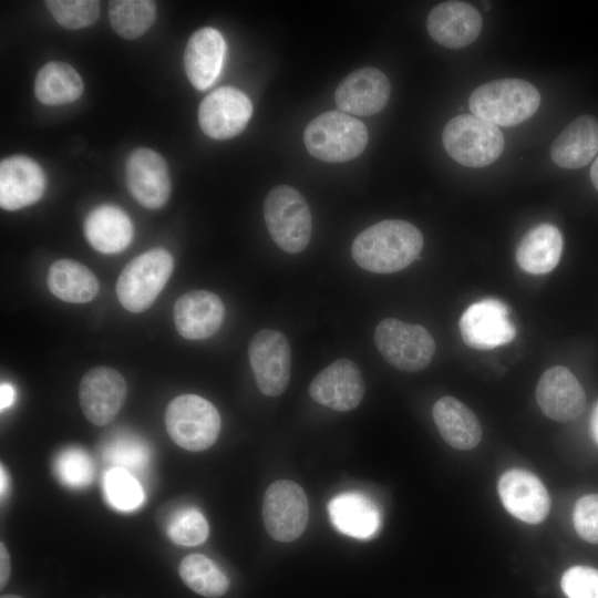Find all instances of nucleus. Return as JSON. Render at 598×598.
I'll list each match as a JSON object with an SVG mask.
<instances>
[{
  "mask_svg": "<svg viewBox=\"0 0 598 598\" xmlns=\"http://www.w3.org/2000/svg\"><path fill=\"white\" fill-rule=\"evenodd\" d=\"M574 526L582 539L598 544V494L586 495L577 501Z\"/></svg>",
  "mask_w": 598,
  "mask_h": 598,
  "instance_id": "obj_37",
  "label": "nucleus"
},
{
  "mask_svg": "<svg viewBox=\"0 0 598 598\" xmlns=\"http://www.w3.org/2000/svg\"><path fill=\"white\" fill-rule=\"evenodd\" d=\"M103 492L109 503L122 512L138 508L145 499L138 481L122 467H112L104 474Z\"/></svg>",
  "mask_w": 598,
  "mask_h": 598,
  "instance_id": "obj_32",
  "label": "nucleus"
},
{
  "mask_svg": "<svg viewBox=\"0 0 598 598\" xmlns=\"http://www.w3.org/2000/svg\"><path fill=\"white\" fill-rule=\"evenodd\" d=\"M45 176L40 165L23 155L9 156L0 163V206L18 210L37 203L43 195Z\"/></svg>",
  "mask_w": 598,
  "mask_h": 598,
  "instance_id": "obj_21",
  "label": "nucleus"
},
{
  "mask_svg": "<svg viewBox=\"0 0 598 598\" xmlns=\"http://www.w3.org/2000/svg\"><path fill=\"white\" fill-rule=\"evenodd\" d=\"M447 154L467 167H484L495 162L504 151L505 140L497 125L474 114H461L450 120L442 133Z\"/></svg>",
  "mask_w": 598,
  "mask_h": 598,
  "instance_id": "obj_6",
  "label": "nucleus"
},
{
  "mask_svg": "<svg viewBox=\"0 0 598 598\" xmlns=\"http://www.w3.org/2000/svg\"><path fill=\"white\" fill-rule=\"evenodd\" d=\"M114 31L124 39H137L153 24L156 4L150 0H114L109 4Z\"/></svg>",
  "mask_w": 598,
  "mask_h": 598,
  "instance_id": "obj_31",
  "label": "nucleus"
},
{
  "mask_svg": "<svg viewBox=\"0 0 598 598\" xmlns=\"http://www.w3.org/2000/svg\"><path fill=\"white\" fill-rule=\"evenodd\" d=\"M303 141L313 157L327 163H343L365 150L369 134L360 120L340 111H328L310 121Z\"/></svg>",
  "mask_w": 598,
  "mask_h": 598,
  "instance_id": "obj_3",
  "label": "nucleus"
},
{
  "mask_svg": "<svg viewBox=\"0 0 598 598\" xmlns=\"http://www.w3.org/2000/svg\"><path fill=\"white\" fill-rule=\"evenodd\" d=\"M536 400L548 417L559 422L577 419L586 404L582 386L567 368L560 365L542 374L536 386Z\"/></svg>",
  "mask_w": 598,
  "mask_h": 598,
  "instance_id": "obj_19",
  "label": "nucleus"
},
{
  "mask_svg": "<svg viewBox=\"0 0 598 598\" xmlns=\"http://www.w3.org/2000/svg\"><path fill=\"white\" fill-rule=\"evenodd\" d=\"M561 589L568 598H598V570L575 566L565 571Z\"/></svg>",
  "mask_w": 598,
  "mask_h": 598,
  "instance_id": "obj_36",
  "label": "nucleus"
},
{
  "mask_svg": "<svg viewBox=\"0 0 598 598\" xmlns=\"http://www.w3.org/2000/svg\"><path fill=\"white\" fill-rule=\"evenodd\" d=\"M463 341L477 350L509 343L516 336L507 307L497 299H483L466 308L460 319Z\"/></svg>",
  "mask_w": 598,
  "mask_h": 598,
  "instance_id": "obj_11",
  "label": "nucleus"
},
{
  "mask_svg": "<svg viewBox=\"0 0 598 598\" xmlns=\"http://www.w3.org/2000/svg\"><path fill=\"white\" fill-rule=\"evenodd\" d=\"M1 598H21L17 595H3Z\"/></svg>",
  "mask_w": 598,
  "mask_h": 598,
  "instance_id": "obj_44",
  "label": "nucleus"
},
{
  "mask_svg": "<svg viewBox=\"0 0 598 598\" xmlns=\"http://www.w3.org/2000/svg\"><path fill=\"white\" fill-rule=\"evenodd\" d=\"M58 478L66 486L79 488L89 485L94 476V464L83 450L62 451L54 461Z\"/></svg>",
  "mask_w": 598,
  "mask_h": 598,
  "instance_id": "obj_35",
  "label": "nucleus"
},
{
  "mask_svg": "<svg viewBox=\"0 0 598 598\" xmlns=\"http://www.w3.org/2000/svg\"><path fill=\"white\" fill-rule=\"evenodd\" d=\"M47 285L56 298L70 303L89 302L99 291L93 271L72 259L54 261L49 268Z\"/></svg>",
  "mask_w": 598,
  "mask_h": 598,
  "instance_id": "obj_28",
  "label": "nucleus"
},
{
  "mask_svg": "<svg viewBox=\"0 0 598 598\" xmlns=\"http://www.w3.org/2000/svg\"><path fill=\"white\" fill-rule=\"evenodd\" d=\"M16 392L11 384L2 382L0 386V408L1 411L11 406L14 402Z\"/></svg>",
  "mask_w": 598,
  "mask_h": 598,
  "instance_id": "obj_40",
  "label": "nucleus"
},
{
  "mask_svg": "<svg viewBox=\"0 0 598 598\" xmlns=\"http://www.w3.org/2000/svg\"><path fill=\"white\" fill-rule=\"evenodd\" d=\"M590 427H591L592 436L598 444V404L596 405L592 412Z\"/></svg>",
  "mask_w": 598,
  "mask_h": 598,
  "instance_id": "obj_41",
  "label": "nucleus"
},
{
  "mask_svg": "<svg viewBox=\"0 0 598 598\" xmlns=\"http://www.w3.org/2000/svg\"><path fill=\"white\" fill-rule=\"evenodd\" d=\"M165 427L178 446L199 452L216 442L220 431V415L208 400L196 394H183L168 403Z\"/></svg>",
  "mask_w": 598,
  "mask_h": 598,
  "instance_id": "obj_7",
  "label": "nucleus"
},
{
  "mask_svg": "<svg viewBox=\"0 0 598 598\" xmlns=\"http://www.w3.org/2000/svg\"><path fill=\"white\" fill-rule=\"evenodd\" d=\"M0 473H1V495L3 496L4 492H6V488H7V474H6V471L3 468V465H1V470H0Z\"/></svg>",
  "mask_w": 598,
  "mask_h": 598,
  "instance_id": "obj_43",
  "label": "nucleus"
},
{
  "mask_svg": "<svg viewBox=\"0 0 598 598\" xmlns=\"http://www.w3.org/2000/svg\"><path fill=\"white\" fill-rule=\"evenodd\" d=\"M83 93L79 73L68 63L44 64L34 81V94L45 105H63L76 101Z\"/></svg>",
  "mask_w": 598,
  "mask_h": 598,
  "instance_id": "obj_29",
  "label": "nucleus"
},
{
  "mask_svg": "<svg viewBox=\"0 0 598 598\" xmlns=\"http://www.w3.org/2000/svg\"><path fill=\"white\" fill-rule=\"evenodd\" d=\"M422 248L423 236L416 226L403 219H385L354 238L351 255L364 270L392 274L410 266Z\"/></svg>",
  "mask_w": 598,
  "mask_h": 598,
  "instance_id": "obj_1",
  "label": "nucleus"
},
{
  "mask_svg": "<svg viewBox=\"0 0 598 598\" xmlns=\"http://www.w3.org/2000/svg\"><path fill=\"white\" fill-rule=\"evenodd\" d=\"M540 94L522 79H499L476 87L468 100L471 112L499 126L518 125L538 110Z\"/></svg>",
  "mask_w": 598,
  "mask_h": 598,
  "instance_id": "obj_2",
  "label": "nucleus"
},
{
  "mask_svg": "<svg viewBox=\"0 0 598 598\" xmlns=\"http://www.w3.org/2000/svg\"><path fill=\"white\" fill-rule=\"evenodd\" d=\"M598 152V120L581 115L570 122L550 147L553 162L568 169L586 166Z\"/></svg>",
  "mask_w": 598,
  "mask_h": 598,
  "instance_id": "obj_24",
  "label": "nucleus"
},
{
  "mask_svg": "<svg viewBox=\"0 0 598 598\" xmlns=\"http://www.w3.org/2000/svg\"><path fill=\"white\" fill-rule=\"evenodd\" d=\"M374 343L392 367L405 372L425 369L435 353V341L424 327L395 318L378 323Z\"/></svg>",
  "mask_w": 598,
  "mask_h": 598,
  "instance_id": "obj_8",
  "label": "nucleus"
},
{
  "mask_svg": "<svg viewBox=\"0 0 598 598\" xmlns=\"http://www.w3.org/2000/svg\"><path fill=\"white\" fill-rule=\"evenodd\" d=\"M252 115L248 96L231 86L209 93L198 109V123L208 137L228 140L240 134Z\"/></svg>",
  "mask_w": 598,
  "mask_h": 598,
  "instance_id": "obj_12",
  "label": "nucleus"
},
{
  "mask_svg": "<svg viewBox=\"0 0 598 598\" xmlns=\"http://www.w3.org/2000/svg\"><path fill=\"white\" fill-rule=\"evenodd\" d=\"M331 524L340 533L357 539L372 538L381 525L375 503L360 492H346L328 504Z\"/></svg>",
  "mask_w": 598,
  "mask_h": 598,
  "instance_id": "obj_23",
  "label": "nucleus"
},
{
  "mask_svg": "<svg viewBox=\"0 0 598 598\" xmlns=\"http://www.w3.org/2000/svg\"><path fill=\"white\" fill-rule=\"evenodd\" d=\"M45 6L56 22L69 30L89 27L100 14V2L95 0H49Z\"/></svg>",
  "mask_w": 598,
  "mask_h": 598,
  "instance_id": "obj_34",
  "label": "nucleus"
},
{
  "mask_svg": "<svg viewBox=\"0 0 598 598\" xmlns=\"http://www.w3.org/2000/svg\"><path fill=\"white\" fill-rule=\"evenodd\" d=\"M248 357L261 393L277 396L290 380L291 352L287 337L277 330L262 329L250 340Z\"/></svg>",
  "mask_w": 598,
  "mask_h": 598,
  "instance_id": "obj_10",
  "label": "nucleus"
},
{
  "mask_svg": "<svg viewBox=\"0 0 598 598\" xmlns=\"http://www.w3.org/2000/svg\"><path fill=\"white\" fill-rule=\"evenodd\" d=\"M226 53L221 33L210 27L195 31L189 38L185 53L184 68L192 85L204 91L217 80Z\"/></svg>",
  "mask_w": 598,
  "mask_h": 598,
  "instance_id": "obj_22",
  "label": "nucleus"
},
{
  "mask_svg": "<svg viewBox=\"0 0 598 598\" xmlns=\"http://www.w3.org/2000/svg\"><path fill=\"white\" fill-rule=\"evenodd\" d=\"M390 92L386 75L377 68L364 66L340 82L336 89L334 101L343 113L369 116L386 106Z\"/></svg>",
  "mask_w": 598,
  "mask_h": 598,
  "instance_id": "obj_16",
  "label": "nucleus"
},
{
  "mask_svg": "<svg viewBox=\"0 0 598 598\" xmlns=\"http://www.w3.org/2000/svg\"><path fill=\"white\" fill-rule=\"evenodd\" d=\"M308 517V498L300 485L279 480L267 488L262 519L271 538L281 543L299 538L307 527Z\"/></svg>",
  "mask_w": 598,
  "mask_h": 598,
  "instance_id": "obj_9",
  "label": "nucleus"
},
{
  "mask_svg": "<svg viewBox=\"0 0 598 598\" xmlns=\"http://www.w3.org/2000/svg\"><path fill=\"white\" fill-rule=\"evenodd\" d=\"M482 25L483 20L476 8L463 1L439 3L426 20L430 37L448 49H461L473 43Z\"/></svg>",
  "mask_w": 598,
  "mask_h": 598,
  "instance_id": "obj_18",
  "label": "nucleus"
},
{
  "mask_svg": "<svg viewBox=\"0 0 598 598\" xmlns=\"http://www.w3.org/2000/svg\"><path fill=\"white\" fill-rule=\"evenodd\" d=\"M173 269L172 255L159 247L130 260L116 282V295L122 307L134 313L147 310L165 287Z\"/></svg>",
  "mask_w": 598,
  "mask_h": 598,
  "instance_id": "obj_5",
  "label": "nucleus"
},
{
  "mask_svg": "<svg viewBox=\"0 0 598 598\" xmlns=\"http://www.w3.org/2000/svg\"><path fill=\"white\" fill-rule=\"evenodd\" d=\"M127 393L123 375L113 368L95 367L82 378L79 400L84 416L95 425L111 423L120 412Z\"/></svg>",
  "mask_w": 598,
  "mask_h": 598,
  "instance_id": "obj_13",
  "label": "nucleus"
},
{
  "mask_svg": "<svg viewBox=\"0 0 598 598\" xmlns=\"http://www.w3.org/2000/svg\"><path fill=\"white\" fill-rule=\"evenodd\" d=\"M590 178H591V182H592L595 188L598 190V156L595 159L594 164L591 165Z\"/></svg>",
  "mask_w": 598,
  "mask_h": 598,
  "instance_id": "obj_42",
  "label": "nucleus"
},
{
  "mask_svg": "<svg viewBox=\"0 0 598 598\" xmlns=\"http://www.w3.org/2000/svg\"><path fill=\"white\" fill-rule=\"evenodd\" d=\"M11 573L10 555L7 547L0 543V588L3 589L7 585Z\"/></svg>",
  "mask_w": 598,
  "mask_h": 598,
  "instance_id": "obj_39",
  "label": "nucleus"
},
{
  "mask_svg": "<svg viewBox=\"0 0 598 598\" xmlns=\"http://www.w3.org/2000/svg\"><path fill=\"white\" fill-rule=\"evenodd\" d=\"M497 489L503 506L517 519L538 524L547 517L549 495L534 474L519 468L509 470L501 476Z\"/></svg>",
  "mask_w": 598,
  "mask_h": 598,
  "instance_id": "obj_17",
  "label": "nucleus"
},
{
  "mask_svg": "<svg viewBox=\"0 0 598 598\" xmlns=\"http://www.w3.org/2000/svg\"><path fill=\"white\" fill-rule=\"evenodd\" d=\"M209 528L206 518L195 507H185L176 512L167 526V535L173 543L181 546H196L208 537Z\"/></svg>",
  "mask_w": 598,
  "mask_h": 598,
  "instance_id": "obj_33",
  "label": "nucleus"
},
{
  "mask_svg": "<svg viewBox=\"0 0 598 598\" xmlns=\"http://www.w3.org/2000/svg\"><path fill=\"white\" fill-rule=\"evenodd\" d=\"M365 391L357 363L338 359L321 370L309 385V394L319 404L346 412L357 408Z\"/></svg>",
  "mask_w": 598,
  "mask_h": 598,
  "instance_id": "obj_14",
  "label": "nucleus"
},
{
  "mask_svg": "<svg viewBox=\"0 0 598 598\" xmlns=\"http://www.w3.org/2000/svg\"><path fill=\"white\" fill-rule=\"evenodd\" d=\"M126 184L145 208L158 209L171 195V179L164 158L146 147L134 150L126 159Z\"/></svg>",
  "mask_w": 598,
  "mask_h": 598,
  "instance_id": "obj_15",
  "label": "nucleus"
},
{
  "mask_svg": "<svg viewBox=\"0 0 598 598\" xmlns=\"http://www.w3.org/2000/svg\"><path fill=\"white\" fill-rule=\"evenodd\" d=\"M105 454L106 460L115 464V467L127 471L143 468L148 460L147 448L136 441H117L106 450Z\"/></svg>",
  "mask_w": 598,
  "mask_h": 598,
  "instance_id": "obj_38",
  "label": "nucleus"
},
{
  "mask_svg": "<svg viewBox=\"0 0 598 598\" xmlns=\"http://www.w3.org/2000/svg\"><path fill=\"white\" fill-rule=\"evenodd\" d=\"M432 414L441 436L448 445L457 450H471L480 443V422L457 399L448 395L439 399Z\"/></svg>",
  "mask_w": 598,
  "mask_h": 598,
  "instance_id": "obj_26",
  "label": "nucleus"
},
{
  "mask_svg": "<svg viewBox=\"0 0 598 598\" xmlns=\"http://www.w3.org/2000/svg\"><path fill=\"white\" fill-rule=\"evenodd\" d=\"M264 217L270 237L288 254H298L309 244L312 217L305 197L288 185L274 187L264 203Z\"/></svg>",
  "mask_w": 598,
  "mask_h": 598,
  "instance_id": "obj_4",
  "label": "nucleus"
},
{
  "mask_svg": "<svg viewBox=\"0 0 598 598\" xmlns=\"http://www.w3.org/2000/svg\"><path fill=\"white\" fill-rule=\"evenodd\" d=\"M225 317L221 299L208 290H190L175 302L173 318L177 332L185 339L203 340L214 336Z\"/></svg>",
  "mask_w": 598,
  "mask_h": 598,
  "instance_id": "obj_20",
  "label": "nucleus"
},
{
  "mask_svg": "<svg viewBox=\"0 0 598 598\" xmlns=\"http://www.w3.org/2000/svg\"><path fill=\"white\" fill-rule=\"evenodd\" d=\"M561 250L563 238L559 229L551 224H540L519 241L516 261L528 274L544 275L558 265Z\"/></svg>",
  "mask_w": 598,
  "mask_h": 598,
  "instance_id": "obj_27",
  "label": "nucleus"
},
{
  "mask_svg": "<svg viewBox=\"0 0 598 598\" xmlns=\"http://www.w3.org/2000/svg\"><path fill=\"white\" fill-rule=\"evenodd\" d=\"M83 231L95 250L102 254H116L130 245L133 225L123 209L105 204L89 213L83 224Z\"/></svg>",
  "mask_w": 598,
  "mask_h": 598,
  "instance_id": "obj_25",
  "label": "nucleus"
},
{
  "mask_svg": "<svg viewBox=\"0 0 598 598\" xmlns=\"http://www.w3.org/2000/svg\"><path fill=\"white\" fill-rule=\"evenodd\" d=\"M178 570L184 584L204 597H220L229 588L226 574L210 558L202 554L186 556L181 561Z\"/></svg>",
  "mask_w": 598,
  "mask_h": 598,
  "instance_id": "obj_30",
  "label": "nucleus"
}]
</instances>
